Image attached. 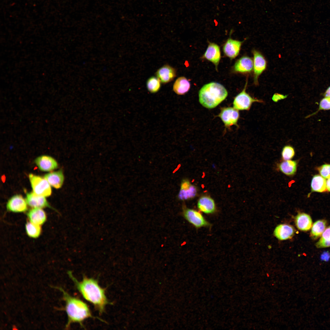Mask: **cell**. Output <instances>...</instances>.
I'll return each instance as SVG.
<instances>
[{
    "label": "cell",
    "mask_w": 330,
    "mask_h": 330,
    "mask_svg": "<svg viewBox=\"0 0 330 330\" xmlns=\"http://www.w3.org/2000/svg\"><path fill=\"white\" fill-rule=\"evenodd\" d=\"M68 274L82 297L93 305L100 314L105 312L106 306L112 303L108 300L105 293V289L101 287L97 280L83 276L81 281L73 275L71 271Z\"/></svg>",
    "instance_id": "1"
},
{
    "label": "cell",
    "mask_w": 330,
    "mask_h": 330,
    "mask_svg": "<svg viewBox=\"0 0 330 330\" xmlns=\"http://www.w3.org/2000/svg\"><path fill=\"white\" fill-rule=\"evenodd\" d=\"M55 288L62 292L63 298L65 302L64 308L68 317V321L65 329H68L71 324L73 323L79 324L83 327V323L89 318L102 320L93 316L87 304L79 298L70 295L62 287H56Z\"/></svg>",
    "instance_id": "2"
},
{
    "label": "cell",
    "mask_w": 330,
    "mask_h": 330,
    "mask_svg": "<svg viewBox=\"0 0 330 330\" xmlns=\"http://www.w3.org/2000/svg\"><path fill=\"white\" fill-rule=\"evenodd\" d=\"M227 95V91L222 85L212 82L204 85L200 90L199 101L204 107L212 109L224 100Z\"/></svg>",
    "instance_id": "3"
},
{
    "label": "cell",
    "mask_w": 330,
    "mask_h": 330,
    "mask_svg": "<svg viewBox=\"0 0 330 330\" xmlns=\"http://www.w3.org/2000/svg\"><path fill=\"white\" fill-rule=\"evenodd\" d=\"M29 178L33 192L35 193L45 197L51 195L50 185L44 178L32 174H29Z\"/></svg>",
    "instance_id": "4"
},
{
    "label": "cell",
    "mask_w": 330,
    "mask_h": 330,
    "mask_svg": "<svg viewBox=\"0 0 330 330\" xmlns=\"http://www.w3.org/2000/svg\"><path fill=\"white\" fill-rule=\"evenodd\" d=\"M247 81L242 91L235 98L233 104L234 108L240 110H248L252 105L255 102L263 103L262 100L255 98L251 97L246 91Z\"/></svg>",
    "instance_id": "5"
},
{
    "label": "cell",
    "mask_w": 330,
    "mask_h": 330,
    "mask_svg": "<svg viewBox=\"0 0 330 330\" xmlns=\"http://www.w3.org/2000/svg\"><path fill=\"white\" fill-rule=\"evenodd\" d=\"M182 214L184 218L197 228L211 226L201 214L196 210L183 207Z\"/></svg>",
    "instance_id": "6"
},
{
    "label": "cell",
    "mask_w": 330,
    "mask_h": 330,
    "mask_svg": "<svg viewBox=\"0 0 330 330\" xmlns=\"http://www.w3.org/2000/svg\"><path fill=\"white\" fill-rule=\"evenodd\" d=\"M218 116L221 119L226 127H229L233 125L237 126V123L239 118V113L238 110L234 108H222Z\"/></svg>",
    "instance_id": "7"
},
{
    "label": "cell",
    "mask_w": 330,
    "mask_h": 330,
    "mask_svg": "<svg viewBox=\"0 0 330 330\" xmlns=\"http://www.w3.org/2000/svg\"><path fill=\"white\" fill-rule=\"evenodd\" d=\"M254 56L253 69L255 84H258L259 76L265 70L266 67V61L264 57L259 52L253 51Z\"/></svg>",
    "instance_id": "8"
},
{
    "label": "cell",
    "mask_w": 330,
    "mask_h": 330,
    "mask_svg": "<svg viewBox=\"0 0 330 330\" xmlns=\"http://www.w3.org/2000/svg\"><path fill=\"white\" fill-rule=\"evenodd\" d=\"M197 193L196 186L191 184L188 180L184 179L181 183L178 198L182 200H187L195 197Z\"/></svg>",
    "instance_id": "9"
},
{
    "label": "cell",
    "mask_w": 330,
    "mask_h": 330,
    "mask_svg": "<svg viewBox=\"0 0 330 330\" xmlns=\"http://www.w3.org/2000/svg\"><path fill=\"white\" fill-rule=\"evenodd\" d=\"M27 203L20 195H14L8 200L6 205L8 210L14 212H22L27 209Z\"/></svg>",
    "instance_id": "10"
},
{
    "label": "cell",
    "mask_w": 330,
    "mask_h": 330,
    "mask_svg": "<svg viewBox=\"0 0 330 330\" xmlns=\"http://www.w3.org/2000/svg\"><path fill=\"white\" fill-rule=\"evenodd\" d=\"M203 57L212 62L215 66L216 71L219 63L221 54L219 46L213 42H209Z\"/></svg>",
    "instance_id": "11"
},
{
    "label": "cell",
    "mask_w": 330,
    "mask_h": 330,
    "mask_svg": "<svg viewBox=\"0 0 330 330\" xmlns=\"http://www.w3.org/2000/svg\"><path fill=\"white\" fill-rule=\"evenodd\" d=\"M35 163L39 170L43 171H50L57 168L58 165L57 161L53 157L42 155L37 157Z\"/></svg>",
    "instance_id": "12"
},
{
    "label": "cell",
    "mask_w": 330,
    "mask_h": 330,
    "mask_svg": "<svg viewBox=\"0 0 330 330\" xmlns=\"http://www.w3.org/2000/svg\"><path fill=\"white\" fill-rule=\"evenodd\" d=\"M242 42L229 38L223 46L224 54L231 59L235 58L239 53Z\"/></svg>",
    "instance_id": "13"
},
{
    "label": "cell",
    "mask_w": 330,
    "mask_h": 330,
    "mask_svg": "<svg viewBox=\"0 0 330 330\" xmlns=\"http://www.w3.org/2000/svg\"><path fill=\"white\" fill-rule=\"evenodd\" d=\"M156 74L160 82L165 84L173 80L176 76V71L172 67L166 64L159 69Z\"/></svg>",
    "instance_id": "14"
},
{
    "label": "cell",
    "mask_w": 330,
    "mask_h": 330,
    "mask_svg": "<svg viewBox=\"0 0 330 330\" xmlns=\"http://www.w3.org/2000/svg\"><path fill=\"white\" fill-rule=\"evenodd\" d=\"M253 61L250 57L244 56L238 60L233 66L234 71L240 73L250 72L253 68Z\"/></svg>",
    "instance_id": "15"
},
{
    "label": "cell",
    "mask_w": 330,
    "mask_h": 330,
    "mask_svg": "<svg viewBox=\"0 0 330 330\" xmlns=\"http://www.w3.org/2000/svg\"><path fill=\"white\" fill-rule=\"evenodd\" d=\"M26 201L27 204L33 208L50 207L45 197L36 195L33 192L27 193Z\"/></svg>",
    "instance_id": "16"
},
{
    "label": "cell",
    "mask_w": 330,
    "mask_h": 330,
    "mask_svg": "<svg viewBox=\"0 0 330 330\" xmlns=\"http://www.w3.org/2000/svg\"><path fill=\"white\" fill-rule=\"evenodd\" d=\"M199 210L206 214H211L215 212L216 207L214 200L211 197L207 196L201 197L197 203Z\"/></svg>",
    "instance_id": "17"
},
{
    "label": "cell",
    "mask_w": 330,
    "mask_h": 330,
    "mask_svg": "<svg viewBox=\"0 0 330 330\" xmlns=\"http://www.w3.org/2000/svg\"><path fill=\"white\" fill-rule=\"evenodd\" d=\"M295 231L294 228L292 226L282 224L276 228L274 233L277 238L283 240L291 238L293 236Z\"/></svg>",
    "instance_id": "18"
},
{
    "label": "cell",
    "mask_w": 330,
    "mask_h": 330,
    "mask_svg": "<svg viewBox=\"0 0 330 330\" xmlns=\"http://www.w3.org/2000/svg\"><path fill=\"white\" fill-rule=\"evenodd\" d=\"M44 178L51 186L57 189L61 187L64 179L62 170L47 173L44 175Z\"/></svg>",
    "instance_id": "19"
},
{
    "label": "cell",
    "mask_w": 330,
    "mask_h": 330,
    "mask_svg": "<svg viewBox=\"0 0 330 330\" xmlns=\"http://www.w3.org/2000/svg\"><path fill=\"white\" fill-rule=\"evenodd\" d=\"M295 222L297 227L302 231H307L311 228L312 222L310 216L305 213H299L296 216Z\"/></svg>",
    "instance_id": "20"
},
{
    "label": "cell",
    "mask_w": 330,
    "mask_h": 330,
    "mask_svg": "<svg viewBox=\"0 0 330 330\" xmlns=\"http://www.w3.org/2000/svg\"><path fill=\"white\" fill-rule=\"evenodd\" d=\"M28 216L30 222L39 225L42 224L46 220L45 213L41 208H33L29 211Z\"/></svg>",
    "instance_id": "21"
},
{
    "label": "cell",
    "mask_w": 330,
    "mask_h": 330,
    "mask_svg": "<svg viewBox=\"0 0 330 330\" xmlns=\"http://www.w3.org/2000/svg\"><path fill=\"white\" fill-rule=\"evenodd\" d=\"M190 87V84L188 80L185 77L178 78L175 81L173 86V90L177 94L183 95L187 93Z\"/></svg>",
    "instance_id": "22"
},
{
    "label": "cell",
    "mask_w": 330,
    "mask_h": 330,
    "mask_svg": "<svg viewBox=\"0 0 330 330\" xmlns=\"http://www.w3.org/2000/svg\"><path fill=\"white\" fill-rule=\"evenodd\" d=\"M279 170L288 176L294 175L296 172L297 162L290 160H284L279 163L278 166Z\"/></svg>",
    "instance_id": "23"
},
{
    "label": "cell",
    "mask_w": 330,
    "mask_h": 330,
    "mask_svg": "<svg viewBox=\"0 0 330 330\" xmlns=\"http://www.w3.org/2000/svg\"><path fill=\"white\" fill-rule=\"evenodd\" d=\"M326 181L325 178L321 175H314L311 182V191L319 193L324 192L326 189Z\"/></svg>",
    "instance_id": "24"
},
{
    "label": "cell",
    "mask_w": 330,
    "mask_h": 330,
    "mask_svg": "<svg viewBox=\"0 0 330 330\" xmlns=\"http://www.w3.org/2000/svg\"><path fill=\"white\" fill-rule=\"evenodd\" d=\"M326 221L324 220H319L315 222L311 227V237L316 239L321 236L326 228Z\"/></svg>",
    "instance_id": "25"
},
{
    "label": "cell",
    "mask_w": 330,
    "mask_h": 330,
    "mask_svg": "<svg viewBox=\"0 0 330 330\" xmlns=\"http://www.w3.org/2000/svg\"><path fill=\"white\" fill-rule=\"evenodd\" d=\"M316 246L319 248L330 247V226L326 228Z\"/></svg>",
    "instance_id": "26"
},
{
    "label": "cell",
    "mask_w": 330,
    "mask_h": 330,
    "mask_svg": "<svg viewBox=\"0 0 330 330\" xmlns=\"http://www.w3.org/2000/svg\"><path fill=\"white\" fill-rule=\"evenodd\" d=\"M25 228L27 234L31 237L35 238L38 237L41 232L40 225L30 222L26 224Z\"/></svg>",
    "instance_id": "27"
},
{
    "label": "cell",
    "mask_w": 330,
    "mask_h": 330,
    "mask_svg": "<svg viewBox=\"0 0 330 330\" xmlns=\"http://www.w3.org/2000/svg\"><path fill=\"white\" fill-rule=\"evenodd\" d=\"M160 81L157 78L152 76L149 78L147 82V87L148 91L151 93H156L160 90Z\"/></svg>",
    "instance_id": "28"
},
{
    "label": "cell",
    "mask_w": 330,
    "mask_h": 330,
    "mask_svg": "<svg viewBox=\"0 0 330 330\" xmlns=\"http://www.w3.org/2000/svg\"><path fill=\"white\" fill-rule=\"evenodd\" d=\"M295 155V151L292 146L286 145L283 148L281 152V156L284 160H290L294 157Z\"/></svg>",
    "instance_id": "29"
},
{
    "label": "cell",
    "mask_w": 330,
    "mask_h": 330,
    "mask_svg": "<svg viewBox=\"0 0 330 330\" xmlns=\"http://www.w3.org/2000/svg\"><path fill=\"white\" fill-rule=\"evenodd\" d=\"M330 110V97H324L320 101L318 108L315 112L307 116L308 118L315 115L321 110Z\"/></svg>",
    "instance_id": "30"
},
{
    "label": "cell",
    "mask_w": 330,
    "mask_h": 330,
    "mask_svg": "<svg viewBox=\"0 0 330 330\" xmlns=\"http://www.w3.org/2000/svg\"><path fill=\"white\" fill-rule=\"evenodd\" d=\"M320 175L325 178L330 177V164H325L317 168Z\"/></svg>",
    "instance_id": "31"
},
{
    "label": "cell",
    "mask_w": 330,
    "mask_h": 330,
    "mask_svg": "<svg viewBox=\"0 0 330 330\" xmlns=\"http://www.w3.org/2000/svg\"><path fill=\"white\" fill-rule=\"evenodd\" d=\"M330 258V253L328 251L324 252L321 256V259L323 261H328Z\"/></svg>",
    "instance_id": "32"
},
{
    "label": "cell",
    "mask_w": 330,
    "mask_h": 330,
    "mask_svg": "<svg viewBox=\"0 0 330 330\" xmlns=\"http://www.w3.org/2000/svg\"><path fill=\"white\" fill-rule=\"evenodd\" d=\"M287 97L286 95H284L282 94H275L272 97L273 100L275 102H277L278 100L284 99Z\"/></svg>",
    "instance_id": "33"
},
{
    "label": "cell",
    "mask_w": 330,
    "mask_h": 330,
    "mask_svg": "<svg viewBox=\"0 0 330 330\" xmlns=\"http://www.w3.org/2000/svg\"><path fill=\"white\" fill-rule=\"evenodd\" d=\"M324 97H330V86L326 90L324 94Z\"/></svg>",
    "instance_id": "34"
},
{
    "label": "cell",
    "mask_w": 330,
    "mask_h": 330,
    "mask_svg": "<svg viewBox=\"0 0 330 330\" xmlns=\"http://www.w3.org/2000/svg\"><path fill=\"white\" fill-rule=\"evenodd\" d=\"M326 188L328 191L330 192V177L326 181Z\"/></svg>",
    "instance_id": "35"
},
{
    "label": "cell",
    "mask_w": 330,
    "mask_h": 330,
    "mask_svg": "<svg viewBox=\"0 0 330 330\" xmlns=\"http://www.w3.org/2000/svg\"><path fill=\"white\" fill-rule=\"evenodd\" d=\"M268 273L267 274V277H269V275H268Z\"/></svg>",
    "instance_id": "36"
}]
</instances>
